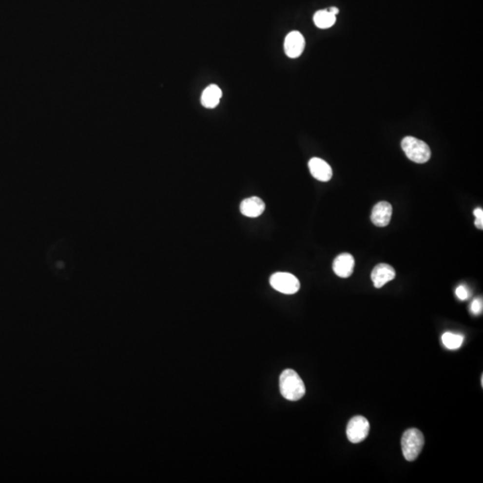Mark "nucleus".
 Listing matches in <instances>:
<instances>
[{
    "mask_svg": "<svg viewBox=\"0 0 483 483\" xmlns=\"http://www.w3.org/2000/svg\"><path fill=\"white\" fill-rule=\"evenodd\" d=\"M222 97V91L216 84H212L204 90L201 95V104L207 109L216 108Z\"/></svg>",
    "mask_w": 483,
    "mask_h": 483,
    "instance_id": "nucleus-12",
    "label": "nucleus"
},
{
    "mask_svg": "<svg viewBox=\"0 0 483 483\" xmlns=\"http://www.w3.org/2000/svg\"><path fill=\"white\" fill-rule=\"evenodd\" d=\"M369 432V424L364 416H355L348 423L347 435L350 442L357 444L364 441Z\"/></svg>",
    "mask_w": 483,
    "mask_h": 483,
    "instance_id": "nucleus-5",
    "label": "nucleus"
},
{
    "mask_svg": "<svg viewBox=\"0 0 483 483\" xmlns=\"http://www.w3.org/2000/svg\"><path fill=\"white\" fill-rule=\"evenodd\" d=\"M396 277V271L393 267L386 263H380L375 267L371 272V280L376 288L384 287L386 283L393 280Z\"/></svg>",
    "mask_w": 483,
    "mask_h": 483,
    "instance_id": "nucleus-8",
    "label": "nucleus"
},
{
    "mask_svg": "<svg viewBox=\"0 0 483 483\" xmlns=\"http://www.w3.org/2000/svg\"><path fill=\"white\" fill-rule=\"evenodd\" d=\"M392 206L390 203L387 201H380L375 205L370 219L375 226L383 228L386 227L390 222L391 217H392Z\"/></svg>",
    "mask_w": 483,
    "mask_h": 483,
    "instance_id": "nucleus-7",
    "label": "nucleus"
},
{
    "mask_svg": "<svg viewBox=\"0 0 483 483\" xmlns=\"http://www.w3.org/2000/svg\"><path fill=\"white\" fill-rule=\"evenodd\" d=\"M315 25L320 29H328L335 24L337 21L336 16L332 15L328 10H320L315 13L313 17Z\"/></svg>",
    "mask_w": 483,
    "mask_h": 483,
    "instance_id": "nucleus-13",
    "label": "nucleus"
},
{
    "mask_svg": "<svg viewBox=\"0 0 483 483\" xmlns=\"http://www.w3.org/2000/svg\"><path fill=\"white\" fill-rule=\"evenodd\" d=\"M456 294L458 298L464 301V300L468 298V290L465 287L460 286V287L456 288Z\"/></svg>",
    "mask_w": 483,
    "mask_h": 483,
    "instance_id": "nucleus-17",
    "label": "nucleus"
},
{
    "mask_svg": "<svg viewBox=\"0 0 483 483\" xmlns=\"http://www.w3.org/2000/svg\"><path fill=\"white\" fill-rule=\"evenodd\" d=\"M279 388L283 397L289 401H298L305 395V385L293 369H285L280 375Z\"/></svg>",
    "mask_w": 483,
    "mask_h": 483,
    "instance_id": "nucleus-1",
    "label": "nucleus"
},
{
    "mask_svg": "<svg viewBox=\"0 0 483 483\" xmlns=\"http://www.w3.org/2000/svg\"><path fill=\"white\" fill-rule=\"evenodd\" d=\"M270 283L272 288L277 292L285 294H293L297 293L300 289V282L298 278L293 274L287 272H277L273 274L270 278Z\"/></svg>",
    "mask_w": 483,
    "mask_h": 483,
    "instance_id": "nucleus-4",
    "label": "nucleus"
},
{
    "mask_svg": "<svg viewBox=\"0 0 483 483\" xmlns=\"http://www.w3.org/2000/svg\"><path fill=\"white\" fill-rule=\"evenodd\" d=\"M355 261L353 256L349 253H342L337 256L333 262V270L338 277L347 278L353 272Z\"/></svg>",
    "mask_w": 483,
    "mask_h": 483,
    "instance_id": "nucleus-10",
    "label": "nucleus"
},
{
    "mask_svg": "<svg viewBox=\"0 0 483 483\" xmlns=\"http://www.w3.org/2000/svg\"><path fill=\"white\" fill-rule=\"evenodd\" d=\"M309 169L310 174L315 179L319 180L320 182H328L331 179L333 174L331 167L320 157L310 158Z\"/></svg>",
    "mask_w": 483,
    "mask_h": 483,
    "instance_id": "nucleus-9",
    "label": "nucleus"
},
{
    "mask_svg": "<svg viewBox=\"0 0 483 483\" xmlns=\"http://www.w3.org/2000/svg\"><path fill=\"white\" fill-rule=\"evenodd\" d=\"M401 445L405 458L409 462L414 461L424 448V434L418 429H407L402 437Z\"/></svg>",
    "mask_w": 483,
    "mask_h": 483,
    "instance_id": "nucleus-3",
    "label": "nucleus"
},
{
    "mask_svg": "<svg viewBox=\"0 0 483 483\" xmlns=\"http://www.w3.org/2000/svg\"><path fill=\"white\" fill-rule=\"evenodd\" d=\"M483 304L482 299L477 298L472 301L471 304V310L473 314H480L483 311Z\"/></svg>",
    "mask_w": 483,
    "mask_h": 483,
    "instance_id": "nucleus-16",
    "label": "nucleus"
},
{
    "mask_svg": "<svg viewBox=\"0 0 483 483\" xmlns=\"http://www.w3.org/2000/svg\"><path fill=\"white\" fill-rule=\"evenodd\" d=\"M327 10L329 12V13H331L332 15L336 16V17H337V14L339 13V9H338L337 7H335V6H332V7L328 8V9H327Z\"/></svg>",
    "mask_w": 483,
    "mask_h": 483,
    "instance_id": "nucleus-18",
    "label": "nucleus"
},
{
    "mask_svg": "<svg viewBox=\"0 0 483 483\" xmlns=\"http://www.w3.org/2000/svg\"><path fill=\"white\" fill-rule=\"evenodd\" d=\"M401 145L406 157L413 162L423 164L429 161L431 152L429 145L424 141L412 136H407L403 139Z\"/></svg>",
    "mask_w": 483,
    "mask_h": 483,
    "instance_id": "nucleus-2",
    "label": "nucleus"
},
{
    "mask_svg": "<svg viewBox=\"0 0 483 483\" xmlns=\"http://www.w3.org/2000/svg\"><path fill=\"white\" fill-rule=\"evenodd\" d=\"M265 211V203L259 197H250L241 202L240 212L248 217H260Z\"/></svg>",
    "mask_w": 483,
    "mask_h": 483,
    "instance_id": "nucleus-11",
    "label": "nucleus"
},
{
    "mask_svg": "<svg viewBox=\"0 0 483 483\" xmlns=\"http://www.w3.org/2000/svg\"><path fill=\"white\" fill-rule=\"evenodd\" d=\"M305 39L303 34L297 31H293L288 34L285 39L284 49L285 52L290 58H296L304 52Z\"/></svg>",
    "mask_w": 483,
    "mask_h": 483,
    "instance_id": "nucleus-6",
    "label": "nucleus"
},
{
    "mask_svg": "<svg viewBox=\"0 0 483 483\" xmlns=\"http://www.w3.org/2000/svg\"><path fill=\"white\" fill-rule=\"evenodd\" d=\"M442 342L447 349L456 350L461 347L464 342V337L459 334L445 332L442 336Z\"/></svg>",
    "mask_w": 483,
    "mask_h": 483,
    "instance_id": "nucleus-14",
    "label": "nucleus"
},
{
    "mask_svg": "<svg viewBox=\"0 0 483 483\" xmlns=\"http://www.w3.org/2000/svg\"><path fill=\"white\" fill-rule=\"evenodd\" d=\"M474 216L476 217L475 220V226L478 229H483V211L482 208H477L473 212Z\"/></svg>",
    "mask_w": 483,
    "mask_h": 483,
    "instance_id": "nucleus-15",
    "label": "nucleus"
}]
</instances>
